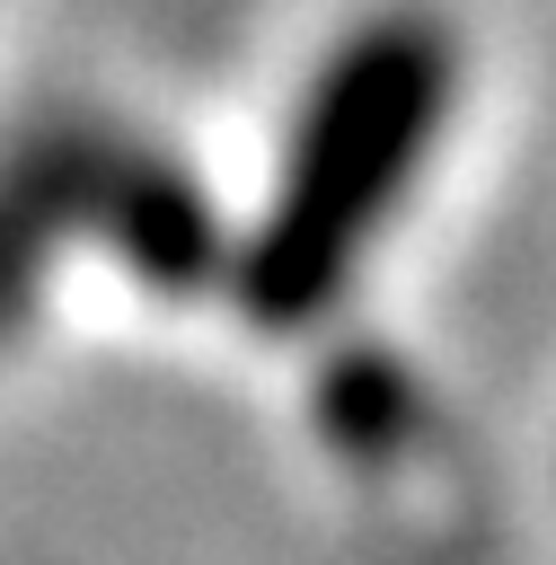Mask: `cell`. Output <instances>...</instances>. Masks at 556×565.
<instances>
[{
	"label": "cell",
	"instance_id": "cell-2",
	"mask_svg": "<svg viewBox=\"0 0 556 565\" xmlns=\"http://www.w3.org/2000/svg\"><path fill=\"white\" fill-rule=\"evenodd\" d=\"M79 247L159 300H194L238 265V238L177 150L106 115H44L0 141V344L35 327L53 274Z\"/></svg>",
	"mask_w": 556,
	"mask_h": 565
},
{
	"label": "cell",
	"instance_id": "cell-1",
	"mask_svg": "<svg viewBox=\"0 0 556 565\" xmlns=\"http://www.w3.org/2000/svg\"><path fill=\"white\" fill-rule=\"evenodd\" d=\"M450 106H459V35L432 9H371L327 44L229 265V300L265 335L318 327L353 291L379 230L406 212L415 168L441 150Z\"/></svg>",
	"mask_w": 556,
	"mask_h": 565
}]
</instances>
